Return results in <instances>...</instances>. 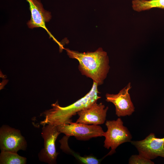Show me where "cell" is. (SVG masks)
<instances>
[{
    "mask_svg": "<svg viewBox=\"0 0 164 164\" xmlns=\"http://www.w3.org/2000/svg\"><path fill=\"white\" fill-rule=\"evenodd\" d=\"M70 137L65 135L59 142L61 145L60 149L66 153L69 154L74 156L77 160L82 163L84 164H99L101 159H99L92 155L82 156L77 154L69 148L68 144V140Z\"/></svg>",
    "mask_w": 164,
    "mask_h": 164,
    "instance_id": "obj_11",
    "label": "cell"
},
{
    "mask_svg": "<svg viewBox=\"0 0 164 164\" xmlns=\"http://www.w3.org/2000/svg\"><path fill=\"white\" fill-rule=\"evenodd\" d=\"M97 84L93 82L90 91L84 96L72 104L67 107L60 106L56 101L52 104V108L47 110L41 114L45 118L40 122L43 126L51 124L57 126L63 124H69L72 122L71 118L78 112L87 108L97 101L101 98L97 89Z\"/></svg>",
    "mask_w": 164,
    "mask_h": 164,
    "instance_id": "obj_2",
    "label": "cell"
},
{
    "mask_svg": "<svg viewBox=\"0 0 164 164\" xmlns=\"http://www.w3.org/2000/svg\"><path fill=\"white\" fill-rule=\"evenodd\" d=\"M105 125L107 130L103 133V136L105 138L104 146L107 149L111 148L106 156L114 153L115 149L121 144L131 142L132 137L128 128L124 126L120 118L116 120H107Z\"/></svg>",
    "mask_w": 164,
    "mask_h": 164,
    "instance_id": "obj_3",
    "label": "cell"
},
{
    "mask_svg": "<svg viewBox=\"0 0 164 164\" xmlns=\"http://www.w3.org/2000/svg\"><path fill=\"white\" fill-rule=\"evenodd\" d=\"M61 133L57 126L51 124L43 126L41 135L44 140V147L38 154L40 161L49 164H56L59 153L56 151L55 142Z\"/></svg>",
    "mask_w": 164,
    "mask_h": 164,
    "instance_id": "obj_5",
    "label": "cell"
},
{
    "mask_svg": "<svg viewBox=\"0 0 164 164\" xmlns=\"http://www.w3.org/2000/svg\"><path fill=\"white\" fill-rule=\"evenodd\" d=\"M27 143L20 131L8 125H3L0 128V148L1 151L17 153L26 150Z\"/></svg>",
    "mask_w": 164,
    "mask_h": 164,
    "instance_id": "obj_6",
    "label": "cell"
},
{
    "mask_svg": "<svg viewBox=\"0 0 164 164\" xmlns=\"http://www.w3.org/2000/svg\"><path fill=\"white\" fill-rule=\"evenodd\" d=\"M29 3L31 13L30 20L27 22L30 28L41 27L47 32L50 38L57 43L59 46L63 48L60 43L53 36L49 31L45 25V22L49 21L51 18L50 12L45 10L42 3L39 0H26Z\"/></svg>",
    "mask_w": 164,
    "mask_h": 164,
    "instance_id": "obj_9",
    "label": "cell"
},
{
    "mask_svg": "<svg viewBox=\"0 0 164 164\" xmlns=\"http://www.w3.org/2000/svg\"><path fill=\"white\" fill-rule=\"evenodd\" d=\"M26 159L16 152L1 151L0 154V164H25Z\"/></svg>",
    "mask_w": 164,
    "mask_h": 164,
    "instance_id": "obj_13",
    "label": "cell"
},
{
    "mask_svg": "<svg viewBox=\"0 0 164 164\" xmlns=\"http://www.w3.org/2000/svg\"><path fill=\"white\" fill-rule=\"evenodd\" d=\"M108 107L97 102L89 107L78 112L79 118L76 122L87 125H99L105 121Z\"/></svg>",
    "mask_w": 164,
    "mask_h": 164,
    "instance_id": "obj_10",
    "label": "cell"
},
{
    "mask_svg": "<svg viewBox=\"0 0 164 164\" xmlns=\"http://www.w3.org/2000/svg\"><path fill=\"white\" fill-rule=\"evenodd\" d=\"M132 7L134 11L138 12L154 8L164 9V0H133Z\"/></svg>",
    "mask_w": 164,
    "mask_h": 164,
    "instance_id": "obj_12",
    "label": "cell"
},
{
    "mask_svg": "<svg viewBox=\"0 0 164 164\" xmlns=\"http://www.w3.org/2000/svg\"><path fill=\"white\" fill-rule=\"evenodd\" d=\"M65 50L70 58L79 61L78 69L82 75L91 79L98 86L103 83L110 67L107 53L102 48H98L94 52L84 53Z\"/></svg>",
    "mask_w": 164,
    "mask_h": 164,
    "instance_id": "obj_1",
    "label": "cell"
},
{
    "mask_svg": "<svg viewBox=\"0 0 164 164\" xmlns=\"http://www.w3.org/2000/svg\"><path fill=\"white\" fill-rule=\"evenodd\" d=\"M131 87L129 83L117 94H106V101L114 105L116 114L118 117L130 116L135 111V108L129 93Z\"/></svg>",
    "mask_w": 164,
    "mask_h": 164,
    "instance_id": "obj_8",
    "label": "cell"
},
{
    "mask_svg": "<svg viewBox=\"0 0 164 164\" xmlns=\"http://www.w3.org/2000/svg\"><path fill=\"white\" fill-rule=\"evenodd\" d=\"M129 164H154L151 160L144 158L139 155H132L128 161Z\"/></svg>",
    "mask_w": 164,
    "mask_h": 164,
    "instance_id": "obj_14",
    "label": "cell"
},
{
    "mask_svg": "<svg viewBox=\"0 0 164 164\" xmlns=\"http://www.w3.org/2000/svg\"><path fill=\"white\" fill-rule=\"evenodd\" d=\"M137 149L139 155L145 158L154 159L159 156L164 158V137L159 138L151 133L144 139L131 141Z\"/></svg>",
    "mask_w": 164,
    "mask_h": 164,
    "instance_id": "obj_7",
    "label": "cell"
},
{
    "mask_svg": "<svg viewBox=\"0 0 164 164\" xmlns=\"http://www.w3.org/2000/svg\"><path fill=\"white\" fill-rule=\"evenodd\" d=\"M58 131L69 137L74 136L78 140L87 141L93 138L103 136L104 132L99 125L70 122L57 126Z\"/></svg>",
    "mask_w": 164,
    "mask_h": 164,
    "instance_id": "obj_4",
    "label": "cell"
}]
</instances>
